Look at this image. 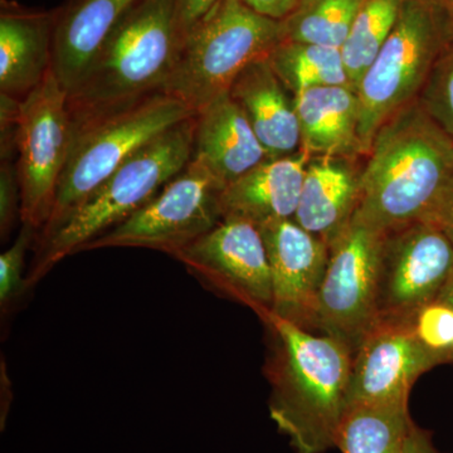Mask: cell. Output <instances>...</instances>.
<instances>
[{
  "label": "cell",
  "mask_w": 453,
  "mask_h": 453,
  "mask_svg": "<svg viewBox=\"0 0 453 453\" xmlns=\"http://www.w3.org/2000/svg\"><path fill=\"white\" fill-rule=\"evenodd\" d=\"M353 220L389 234L432 222L453 186V139L418 100L375 134Z\"/></svg>",
  "instance_id": "6da1fadb"
},
{
  "label": "cell",
  "mask_w": 453,
  "mask_h": 453,
  "mask_svg": "<svg viewBox=\"0 0 453 453\" xmlns=\"http://www.w3.org/2000/svg\"><path fill=\"white\" fill-rule=\"evenodd\" d=\"M273 335L268 365L271 418L296 453L335 447L348 410L354 354L332 336L314 334L268 311L261 316Z\"/></svg>",
  "instance_id": "7a4b0ae2"
},
{
  "label": "cell",
  "mask_w": 453,
  "mask_h": 453,
  "mask_svg": "<svg viewBox=\"0 0 453 453\" xmlns=\"http://www.w3.org/2000/svg\"><path fill=\"white\" fill-rule=\"evenodd\" d=\"M179 0H139L107 35L68 94L73 133L86 122L162 92L179 52Z\"/></svg>",
  "instance_id": "3957f363"
},
{
  "label": "cell",
  "mask_w": 453,
  "mask_h": 453,
  "mask_svg": "<svg viewBox=\"0 0 453 453\" xmlns=\"http://www.w3.org/2000/svg\"><path fill=\"white\" fill-rule=\"evenodd\" d=\"M196 116L155 138L107 178L52 237L38 243L27 288L37 285L62 259L79 253L89 241L106 234L151 201L193 157Z\"/></svg>",
  "instance_id": "277c9868"
},
{
  "label": "cell",
  "mask_w": 453,
  "mask_h": 453,
  "mask_svg": "<svg viewBox=\"0 0 453 453\" xmlns=\"http://www.w3.org/2000/svg\"><path fill=\"white\" fill-rule=\"evenodd\" d=\"M281 41V20L259 16L241 0H219L181 41L162 92L196 116Z\"/></svg>",
  "instance_id": "5b68a950"
},
{
  "label": "cell",
  "mask_w": 453,
  "mask_h": 453,
  "mask_svg": "<svg viewBox=\"0 0 453 453\" xmlns=\"http://www.w3.org/2000/svg\"><path fill=\"white\" fill-rule=\"evenodd\" d=\"M193 116L180 101L157 92L74 130L52 213L35 242L52 237L131 155Z\"/></svg>",
  "instance_id": "8992f818"
},
{
  "label": "cell",
  "mask_w": 453,
  "mask_h": 453,
  "mask_svg": "<svg viewBox=\"0 0 453 453\" xmlns=\"http://www.w3.org/2000/svg\"><path fill=\"white\" fill-rule=\"evenodd\" d=\"M449 46L429 0H405L395 28L357 85L359 136L365 155L378 130L418 100L438 57Z\"/></svg>",
  "instance_id": "52a82bcc"
},
{
  "label": "cell",
  "mask_w": 453,
  "mask_h": 453,
  "mask_svg": "<svg viewBox=\"0 0 453 453\" xmlns=\"http://www.w3.org/2000/svg\"><path fill=\"white\" fill-rule=\"evenodd\" d=\"M225 184L192 157L177 177L144 207L79 252L111 247H138L175 256L211 231L220 220Z\"/></svg>",
  "instance_id": "ba28073f"
},
{
  "label": "cell",
  "mask_w": 453,
  "mask_h": 453,
  "mask_svg": "<svg viewBox=\"0 0 453 453\" xmlns=\"http://www.w3.org/2000/svg\"><path fill=\"white\" fill-rule=\"evenodd\" d=\"M386 234L351 219L329 246L312 330L356 354L377 324L378 275Z\"/></svg>",
  "instance_id": "9c48e42d"
},
{
  "label": "cell",
  "mask_w": 453,
  "mask_h": 453,
  "mask_svg": "<svg viewBox=\"0 0 453 453\" xmlns=\"http://www.w3.org/2000/svg\"><path fill=\"white\" fill-rule=\"evenodd\" d=\"M68 92L53 70L20 101L16 148L22 219L40 232L50 219L71 144Z\"/></svg>",
  "instance_id": "30bf717a"
},
{
  "label": "cell",
  "mask_w": 453,
  "mask_h": 453,
  "mask_svg": "<svg viewBox=\"0 0 453 453\" xmlns=\"http://www.w3.org/2000/svg\"><path fill=\"white\" fill-rule=\"evenodd\" d=\"M453 273V243L434 222L386 234L378 275L377 323L413 321Z\"/></svg>",
  "instance_id": "8fae6325"
},
{
  "label": "cell",
  "mask_w": 453,
  "mask_h": 453,
  "mask_svg": "<svg viewBox=\"0 0 453 453\" xmlns=\"http://www.w3.org/2000/svg\"><path fill=\"white\" fill-rule=\"evenodd\" d=\"M174 258L196 279L241 301L259 316L273 310L270 261L261 231L253 223L222 219Z\"/></svg>",
  "instance_id": "7c38bea8"
},
{
  "label": "cell",
  "mask_w": 453,
  "mask_h": 453,
  "mask_svg": "<svg viewBox=\"0 0 453 453\" xmlns=\"http://www.w3.org/2000/svg\"><path fill=\"white\" fill-rule=\"evenodd\" d=\"M443 363L417 338L413 321H380L354 354L348 407L408 402L416 380Z\"/></svg>",
  "instance_id": "4fadbf2b"
},
{
  "label": "cell",
  "mask_w": 453,
  "mask_h": 453,
  "mask_svg": "<svg viewBox=\"0 0 453 453\" xmlns=\"http://www.w3.org/2000/svg\"><path fill=\"white\" fill-rule=\"evenodd\" d=\"M258 228L273 279L271 312L312 332L319 291L329 262V246L294 219L275 220Z\"/></svg>",
  "instance_id": "5bb4252c"
},
{
  "label": "cell",
  "mask_w": 453,
  "mask_h": 453,
  "mask_svg": "<svg viewBox=\"0 0 453 453\" xmlns=\"http://www.w3.org/2000/svg\"><path fill=\"white\" fill-rule=\"evenodd\" d=\"M56 13L3 0L0 12V95L22 101L52 70Z\"/></svg>",
  "instance_id": "9a60e30c"
},
{
  "label": "cell",
  "mask_w": 453,
  "mask_h": 453,
  "mask_svg": "<svg viewBox=\"0 0 453 453\" xmlns=\"http://www.w3.org/2000/svg\"><path fill=\"white\" fill-rule=\"evenodd\" d=\"M310 159L303 151L266 159L226 184L220 193L222 219H243L257 226L294 219Z\"/></svg>",
  "instance_id": "2e32d148"
},
{
  "label": "cell",
  "mask_w": 453,
  "mask_h": 453,
  "mask_svg": "<svg viewBox=\"0 0 453 453\" xmlns=\"http://www.w3.org/2000/svg\"><path fill=\"white\" fill-rule=\"evenodd\" d=\"M300 151L310 157L354 162L365 155L359 136L360 106L356 88L327 86L295 95Z\"/></svg>",
  "instance_id": "e0dca14e"
},
{
  "label": "cell",
  "mask_w": 453,
  "mask_h": 453,
  "mask_svg": "<svg viewBox=\"0 0 453 453\" xmlns=\"http://www.w3.org/2000/svg\"><path fill=\"white\" fill-rule=\"evenodd\" d=\"M228 94L249 119L267 159L299 153L300 129L294 97L280 81L268 56L247 65Z\"/></svg>",
  "instance_id": "ac0fdd59"
},
{
  "label": "cell",
  "mask_w": 453,
  "mask_h": 453,
  "mask_svg": "<svg viewBox=\"0 0 453 453\" xmlns=\"http://www.w3.org/2000/svg\"><path fill=\"white\" fill-rule=\"evenodd\" d=\"M139 0H73L56 13L52 70L70 94L107 35Z\"/></svg>",
  "instance_id": "d6986e66"
},
{
  "label": "cell",
  "mask_w": 453,
  "mask_h": 453,
  "mask_svg": "<svg viewBox=\"0 0 453 453\" xmlns=\"http://www.w3.org/2000/svg\"><path fill=\"white\" fill-rule=\"evenodd\" d=\"M193 157L226 186L267 155L242 109L226 94L196 116Z\"/></svg>",
  "instance_id": "ffe728a7"
},
{
  "label": "cell",
  "mask_w": 453,
  "mask_h": 453,
  "mask_svg": "<svg viewBox=\"0 0 453 453\" xmlns=\"http://www.w3.org/2000/svg\"><path fill=\"white\" fill-rule=\"evenodd\" d=\"M351 163L311 157L306 166L294 220L327 246L347 228L359 203L360 172Z\"/></svg>",
  "instance_id": "44dd1931"
},
{
  "label": "cell",
  "mask_w": 453,
  "mask_h": 453,
  "mask_svg": "<svg viewBox=\"0 0 453 453\" xmlns=\"http://www.w3.org/2000/svg\"><path fill=\"white\" fill-rule=\"evenodd\" d=\"M413 423L408 402L350 405L335 447L342 453H402Z\"/></svg>",
  "instance_id": "7402d4cb"
},
{
  "label": "cell",
  "mask_w": 453,
  "mask_h": 453,
  "mask_svg": "<svg viewBox=\"0 0 453 453\" xmlns=\"http://www.w3.org/2000/svg\"><path fill=\"white\" fill-rule=\"evenodd\" d=\"M268 61L291 96L312 88L351 86L339 49L280 42Z\"/></svg>",
  "instance_id": "603a6c76"
},
{
  "label": "cell",
  "mask_w": 453,
  "mask_h": 453,
  "mask_svg": "<svg viewBox=\"0 0 453 453\" xmlns=\"http://www.w3.org/2000/svg\"><path fill=\"white\" fill-rule=\"evenodd\" d=\"M365 0H300L281 20V42L319 44L339 49Z\"/></svg>",
  "instance_id": "cb8c5ba5"
},
{
  "label": "cell",
  "mask_w": 453,
  "mask_h": 453,
  "mask_svg": "<svg viewBox=\"0 0 453 453\" xmlns=\"http://www.w3.org/2000/svg\"><path fill=\"white\" fill-rule=\"evenodd\" d=\"M405 0H365L340 47L349 81L357 88L395 28Z\"/></svg>",
  "instance_id": "d4e9b609"
},
{
  "label": "cell",
  "mask_w": 453,
  "mask_h": 453,
  "mask_svg": "<svg viewBox=\"0 0 453 453\" xmlns=\"http://www.w3.org/2000/svg\"><path fill=\"white\" fill-rule=\"evenodd\" d=\"M418 103L453 139V44L447 46L432 67Z\"/></svg>",
  "instance_id": "484cf974"
},
{
  "label": "cell",
  "mask_w": 453,
  "mask_h": 453,
  "mask_svg": "<svg viewBox=\"0 0 453 453\" xmlns=\"http://www.w3.org/2000/svg\"><path fill=\"white\" fill-rule=\"evenodd\" d=\"M35 234L37 231L31 225L23 223L16 242L0 256V306L3 314L7 312L9 306L13 305L28 288L23 273L27 250L35 242Z\"/></svg>",
  "instance_id": "4316f807"
},
{
  "label": "cell",
  "mask_w": 453,
  "mask_h": 453,
  "mask_svg": "<svg viewBox=\"0 0 453 453\" xmlns=\"http://www.w3.org/2000/svg\"><path fill=\"white\" fill-rule=\"evenodd\" d=\"M414 333L432 353L453 362V308L446 303H428L413 319Z\"/></svg>",
  "instance_id": "83f0119b"
},
{
  "label": "cell",
  "mask_w": 453,
  "mask_h": 453,
  "mask_svg": "<svg viewBox=\"0 0 453 453\" xmlns=\"http://www.w3.org/2000/svg\"><path fill=\"white\" fill-rule=\"evenodd\" d=\"M22 219V195L16 164L2 159L0 166V234L8 238L14 222Z\"/></svg>",
  "instance_id": "f1b7e54d"
},
{
  "label": "cell",
  "mask_w": 453,
  "mask_h": 453,
  "mask_svg": "<svg viewBox=\"0 0 453 453\" xmlns=\"http://www.w3.org/2000/svg\"><path fill=\"white\" fill-rule=\"evenodd\" d=\"M219 2V0H179L177 8L179 47L190 28Z\"/></svg>",
  "instance_id": "f546056e"
},
{
  "label": "cell",
  "mask_w": 453,
  "mask_h": 453,
  "mask_svg": "<svg viewBox=\"0 0 453 453\" xmlns=\"http://www.w3.org/2000/svg\"><path fill=\"white\" fill-rule=\"evenodd\" d=\"M247 7L251 8L259 16L273 20H283L290 16L300 0H241Z\"/></svg>",
  "instance_id": "4dcf8cb0"
},
{
  "label": "cell",
  "mask_w": 453,
  "mask_h": 453,
  "mask_svg": "<svg viewBox=\"0 0 453 453\" xmlns=\"http://www.w3.org/2000/svg\"><path fill=\"white\" fill-rule=\"evenodd\" d=\"M402 453H441L432 442L431 434L425 429L412 425Z\"/></svg>",
  "instance_id": "1f68e13d"
},
{
  "label": "cell",
  "mask_w": 453,
  "mask_h": 453,
  "mask_svg": "<svg viewBox=\"0 0 453 453\" xmlns=\"http://www.w3.org/2000/svg\"><path fill=\"white\" fill-rule=\"evenodd\" d=\"M432 222L436 223L453 243V186L449 188Z\"/></svg>",
  "instance_id": "d6a6232c"
},
{
  "label": "cell",
  "mask_w": 453,
  "mask_h": 453,
  "mask_svg": "<svg viewBox=\"0 0 453 453\" xmlns=\"http://www.w3.org/2000/svg\"><path fill=\"white\" fill-rule=\"evenodd\" d=\"M429 2L434 4L438 16L442 20L447 40H449V46L453 44V0H429Z\"/></svg>",
  "instance_id": "836d02e7"
},
{
  "label": "cell",
  "mask_w": 453,
  "mask_h": 453,
  "mask_svg": "<svg viewBox=\"0 0 453 453\" xmlns=\"http://www.w3.org/2000/svg\"><path fill=\"white\" fill-rule=\"evenodd\" d=\"M436 301H438V303H446V305L453 308V273L451 276L449 277V280H447L442 290L438 294Z\"/></svg>",
  "instance_id": "e575fe53"
}]
</instances>
